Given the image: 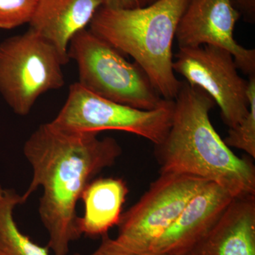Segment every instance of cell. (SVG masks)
Here are the masks:
<instances>
[{
  "label": "cell",
  "instance_id": "1",
  "mask_svg": "<svg viewBox=\"0 0 255 255\" xmlns=\"http://www.w3.org/2000/svg\"><path fill=\"white\" fill-rule=\"evenodd\" d=\"M97 133L60 131L43 124L25 142L23 155L33 170L23 203L39 187L40 219L49 236L47 247L54 255H67L81 237L77 227V205L82 192L97 174L115 163L122 154L113 137Z\"/></svg>",
  "mask_w": 255,
  "mask_h": 255
},
{
  "label": "cell",
  "instance_id": "2",
  "mask_svg": "<svg viewBox=\"0 0 255 255\" xmlns=\"http://www.w3.org/2000/svg\"><path fill=\"white\" fill-rule=\"evenodd\" d=\"M174 101L172 125L155 146L159 174H187L216 183L233 197L255 195V167L238 157L210 119L214 101L198 87L183 81Z\"/></svg>",
  "mask_w": 255,
  "mask_h": 255
},
{
  "label": "cell",
  "instance_id": "3",
  "mask_svg": "<svg viewBox=\"0 0 255 255\" xmlns=\"http://www.w3.org/2000/svg\"><path fill=\"white\" fill-rule=\"evenodd\" d=\"M188 0H157L131 9L101 6L90 22L92 33L131 56L162 99L174 100L183 81L173 70L172 46Z\"/></svg>",
  "mask_w": 255,
  "mask_h": 255
},
{
  "label": "cell",
  "instance_id": "4",
  "mask_svg": "<svg viewBox=\"0 0 255 255\" xmlns=\"http://www.w3.org/2000/svg\"><path fill=\"white\" fill-rule=\"evenodd\" d=\"M68 55L78 65V83L95 95L142 110H155L164 102L137 63L89 28L72 38Z\"/></svg>",
  "mask_w": 255,
  "mask_h": 255
},
{
  "label": "cell",
  "instance_id": "5",
  "mask_svg": "<svg viewBox=\"0 0 255 255\" xmlns=\"http://www.w3.org/2000/svg\"><path fill=\"white\" fill-rule=\"evenodd\" d=\"M69 60L31 28L9 37L0 43V94L15 114L28 115L41 95L65 85Z\"/></svg>",
  "mask_w": 255,
  "mask_h": 255
},
{
  "label": "cell",
  "instance_id": "6",
  "mask_svg": "<svg viewBox=\"0 0 255 255\" xmlns=\"http://www.w3.org/2000/svg\"><path fill=\"white\" fill-rule=\"evenodd\" d=\"M174 108V101L167 100L155 110L132 108L95 95L77 82L69 87L65 105L50 124L70 133L130 132L156 145L163 141L170 128Z\"/></svg>",
  "mask_w": 255,
  "mask_h": 255
},
{
  "label": "cell",
  "instance_id": "7",
  "mask_svg": "<svg viewBox=\"0 0 255 255\" xmlns=\"http://www.w3.org/2000/svg\"><path fill=\"white\" fill-rule=\"evenodd\" d=\"M208 182L187 174H159L140 199L122 214L116 239L134 251L150 252L191 198Z\"/></svg>",
  "mask_w": 255,
  "mask_h": 255
},
{
  "label": "cell",
  "instance_id": "8",
  "mask_svg": "<svg viewBox=\"0 0 255 255\" xmlns=\"http://www.w3.org/2000/svg\"><path fill=\"white\" fill-rule=\"evenodd\" d=\"M174 58V73L213 99L229 128L241 123L249 112L248 81L240 76L231 53L220 47L204 45L179 48Z\"/></svg>",
  "mask_w": 255,
  "mask_h": 255
},
{
  "label": "cell",
  "instance_id": "9",
  "mask_svg": "<svg viewBox=\"0 0 255 255\" xmlns=\"http://www.w3.org/2000/svg\"><path fill=\"white\" fill-rule=\"evenodd\" d=\"M241 14L231 0H188L178 23L179 48L211 45L232 54L238 70L255 75V50L242 46L233 36Z\"/></svg>",
  "mask_w": 255,
  "mask_h": 255
},
{
  "label": "cell",
  "instance_id": "10",
  "mask_svg": "<svg viewBox=\"0 0 255 255\" xmlns=\"http://www.w3.org/2000/svg\"><path fill=\"white\" fill-rule=\"evenodd\" d=\"M234 197L209 182L193 196L150 252L176 255L190 251L209 235Z\"/></svg>",
  "mask_w": 255,
  "mask_h": 255
},
{
  "label": "cell",
  "instance_id": "11",
  "mask_svg": "<svg viewBox=\"0 0 255 255\" xmlns=\"http://www.w3.org/2000/svg\"><path fill=\"white\" fill-rule=\"evenodd\" d=\"M102 3V0H38L29 28L68 57L72 38L87 28Z\"/></svg>",
  "mask_w": 255,
  "mask_h": 255
},
{
  "label": "cell",
  "instance_id": "12",
  "mask_svg": "<svg viewBox=\"0 0 255 255\" xmlns=\"http://www.w3.org/2000/svg\"><path fill=\"white\" fill-rule=\"evenodd\" d=\"M199 246L210 255H255V195L234 198Z\"/></svg>",
  "mask_w": 255,
  "mask_h": 255
},
{
  "label": "cell",
  "instance_id": "13",
  "mask_svg": "<svg viewBox=\"0 0 255 255\" xmlns=\"http://www.w3.org/2000/svg\"><path fill=\"white\" fill-rule=\"evenodd\" d=\"M128 191L127 183L120 178H99L89 183L80 198L85 211L77 219L80 234L102 238L118 226Z\"/></svg>",
  "mask_w": 255,
  "mask_h": 255
},
{
  "label": "cell",
  "instance_id": "14",
  "mask_svg": "<svg viewBox=\"0 0 255 255\" xmlns=\"http://www.w3.org/2000/svg\"><path fill=\"white\" fill-rule=\"evenodd\" d=\"M23 204L14 189L0 184V255H50L48 247L34 243L18 227L14 210Z\"/></svg>",
  "mask_w": 255,
  "mask_h": 255
},
{
  "label": "cell",
  "instance_id": "15",
  "mask_svg": "<svg viewBox=\"0 0 255 255\" xmlns=\"http://www.w3.org/2000/svg\"><path fill=\"white\" fill-rule=\"evenodd\" d=\"M248 97L249 112L245 119L236 126L229 128L224 142L229 147L244 151L255 158V75L249 77Z\"/></svg>",
  "mask_w": 255,
  "mask_h": 255
},
{
  "label": "cell",
  "instance_id": "16",
  "mask_svg": "<svg viewBox=\"0 0 255 255\" xmlns=\"http://www.w3.org/2000/svg\"><path fill=\"white\" fill-rule=\"evenodd\" d=\"M38 0H0V29H13L29 23Z\"/></svg>",
  "mask_w": 255,
  "mask_h": 255
},
{
  "label": "cell",
  "instance_id": "17",
  "mask_svg": "<svg viewBox=\"0 0 255 255\" xmlns=\"http://www.w3.org/2000/svg\"><path fill=\"white\" fill-rule=\"evenodd\" d=\"M90 255H163L152 252H139L130 249L119 243L117 239H112L109 235L102 237L101 244Z\"/></svg>",
  "mask_w": 255,
  "mask_h": 255
},
{
  "label": "cell",
  "instance_id": "18",
  "mask_svg": "<svg viewBox=\"0 0 255 255\" xmlns=\"http://www.w3.org/2000/svg\"><path fill=\"white\" fill-rule=\"evenodd\" d=\"M104 7L114 9H131L143 7L149 4V0H102Z\"/></svg>",
  "mask_w": 255,
  "mask_h": 255
},
{
  "label": "cell",
  "instance_id": "19",
  "mask_svg": "<svg viewBox=\"0 0 255 255\" xmlns=\"http://www.w3.org/2000/svg\"><path fill=\"white\" fill-rule=\"evenodd\" d=\"M231 1L246 22H255V0H231Z\"/></svg>",
  "mask_w": 255,
  "mask_h": 255
},
{
  "label": "cell",
  "instance_id": "20",
  "mask_svg": "<svg viewBox=\"0 0 255 255\" xmlns=\"http://www.w3.org/2000/svg\"><path fill=\"white\" fill-rule=\"evenodd\" d=\"M176 255H210L207 252L204 251L200 246H196L195 248L190 250V251L185 252V253H181Z\"/></svg>",
  "mask_w": 255,
  "mask_h": 255
},
{
  "label": "cell",
  "instance_id": "21",
  "mask_svg": "<svg viewBox=\"0 0 255 255\" xmlns=\"http://www.w3.org/2000/svg\"><path fill=\"white\" fill-rule=\"evenodd\" d=\"M157 0H149V4H152V3L155 2Z\"/></svg>",
  "mask_w": 255,
  "mask_h": 255
}]
</instances>
